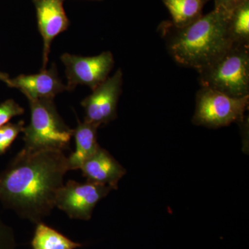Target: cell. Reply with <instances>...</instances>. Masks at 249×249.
I'll return each instance as SVG.
<instances>
[{
  "instance_id": "cell-11",
  "label": "cell",
  "mask_w": 249,
  "mask_h": 249,
  "mask_svg": "<svg viewBox=\"0 0 249 249\" xmlns=\"http://www.w3.org/2000/svg\"><path fill=\"white\" fill-rule=\"evenodd\" d=\"M80 170L89 182L100 183L118 189V184L126 170L105 149L100 147L94 155L86 160Z\"/></svg>"
},
{
  "instance_id": "cell-20",
  "label": "cell",
  "mask_w": 249,
  "mask_h": 249,
  "mask_svg": "<svg viewBox=\"0 0 249 249\" xmlns=\"http://www.w3.org/2000/svg\"><path fill=\"white\" fill-rule=\"evenodd\" d=\"M10 78H10L9 74L0 71V81H2L3 83H6V85H8Z\"/></svg>"
},
{
  "instance_id": "cell-4",
  "label": "cell",
  "mask_w": 249,
  "mask_h": 249,
  "mask_svg": "<svg viewBox=\"0 0 249 249\" xmlns=\"http://www.w3.org/2000/svg\"><path fill=\"white\" fill-rule=\"evenodd\" d=\"M198 72L202 88L232 97L249 95V45L233 44L224 55Z\"/></svg>"
},
{
  "instance_id": "cell-19",
  "label": "cell",
  "mask_w": 249,
  "mask_h": 249,
  "mask_svg": "<svg viewBox=\"0 0 249 249\" xmlns=\"http://www.w3.org/2000/svg\"><path fill=\"white\" fill-rule=\"evenodd\" d=\"M246 1L247 0H214V8L222 9L231 14L234 9Z\"/></svg>"
},
{
  "instance_id": "cell-9",
  "label": "cell",
  "mask_w": 249,
  "mask_h": 249,
  "mask_svg": "<svg viewBox=\"0 0 249 249\" xmlns=\"http://www.w3.org/2000/svg\"><path fill=\"white\" fill-rule=\"evenodd\" d=\"M63 0H34L37 25L43 39V64L47 69L51 45L55 37L68 29L69 19L63 7Z\"/></svg>"
},
{
  "instance_id": "cell-5",
  "label": "cell",
  "mask_w": 249,
  "mask_h": 249,
  "mask_svg": "<svg viewBox=\"0 0 249 249\" xmlns=\"http://www.w3.org/2000/svg\"><path fill=\"white\" fill-rule=\"evenodd\" d=\"M249 95L232 97L225 93L202 88L196 95V108L193 123L209 128L225 127L242 122L249 107Z\"/></svg>"
},
{
  "instance_id": "cell-14",
  "label": "cell",
  "mask_w": 249,
  "mask_h": 249,
  "mask_svg": "<svg viewBox=\"0 0 249 249\" xmlns=\"http://www.w3.org/2000/svg\"><path fill=\"white\" fill-rule=\"evenodd\" d=\"M31 247L33 249H76L81 247L82 245L40 222L36 228Z\"/></svg>"
},
{
  "instance_id": "cell-15",
  "label": "cell",
  "mask_w": 249,
  "mask_h": 249,
  "mask_svg": "<svg viewBox=\"0 0 249 249\" xmlns=\"http://www.w3.org/2000/svg\"><path fill=\"white\" fill-rule=\"evenodd\" d=\"M229 30L234 44L249 45V0L232 11Z\"/></svg>"
},
{
  "instance_id": "cell-8",
  "label": "cell",
  "mask_w": 249,
  "mask_h": 249,
  "mask_svg": "<svg viewBox=\"0 0 249 249\" xmlns=\"http://www.w3.org/2000/svg\"><path fill=\"white\" fill-rule=\"evenodd\" d=\"M123 72L118 70L108 77L92 93L81 102L84 108L85 121L98 127L109 124L117 117V106L122 91Z\"/></svg>"
},
{
  "instance_id": "cell-12",
  "label": "cell",
  "mask_w": 249,
  "mask_h": 249,
  "mask_svg": "<svg viewBox=\"0 0 249 249\" xmlns=\"http://www.w3.org/2000/svg\"><path fill=\"white\" fill-rule=\"evenodd\" d=\"M98 127L90 123L78 121L73 129V137L76 142V150L67 157L69 171L80 169L83 163L97 151L100 145L97 142Z\"/></svg>"
},
{
  "instance_id": "cell-2",
  "label": "cell",
  "mask_w": 249,
  "mask_h": 249,
  "mask_svg": "<svg viewBox=\"0 0 249 249\" xmlns=\"http://www.w3.org/2000/svg\"><path fill=\"white\" fill-rule=\"evenodd\" d=\"M230 15L214 8L186 27L173 26L165 37L172 58L197 71L215 61L234 44L229 30Z\"/></svg>"
},
{
  "instance_id": "cell-3",
  "label": "cell",
  "mask_w": 249,
  "mask_h": 249,
  "mask_svg": "<svg viewBox=\"0 0 249 249\" xmlns=\"http://www.w3.org/2000/svg\"><path fill=\"white\" fill-rule=\"evenodd\" d=\"M28 101L31 121L22 132L24 148L29 151L70 150L73 129L62 120L53 99Z\"/></svg>"
},
{
  "instance_id": "cell-17",
  "label": "cell",
  "mask_w": 249,
  "mask_h": 249,
  "mask_svg": "<svg viewBox=\"0 0 249 249\" xmlns=\"http://www.w3.org/2000/svg\"><path fill=\"white\" fill-rule=\"evenodd\" d=\"M24 113V109L14 99H8L0 104V127L9 124V121Z\"/></svg>"
},
{
  "instance_id": "cell-13",
  "label": "cell",
  "mask_w": 249,
  "mask_h": 249,
  "mask_svg": "<svg viewBox=\"0 0 249 249\" xmlns=\"http://www.w3.org/2000/svg\"><path fill=\"white\" fill-rule=\"evenodd\" d=\"M169 11L173 26L181 29L202 16L204 5L209 0H163Z\"/></svg>"
},
{
  "instance_id": "cell-6",
  "label": "cell",
  "mask_w": 249,
  "mask_h": 249,
  "mask_svg": "<svg viewBox=\"0 0 249 249\" xmlns=\"http://www.w3.org/2000/svg\"><path fill=\"white\" fill-rule=\"evenodd\" d=\"M111 190L110 187L100 183L70 180L59 190L55 207L66 213L71 219L89 220L96 204Z\"/></svg>"
},
{
  "instance_id": "cell-10",
  "label": "cell",
  "mask_w": 249,
  "mask_h": 249,
  "mask_svg": "<svg viewBox=\"0 0 249 249\" xmlns=\"http://www.w3.org/2000/svg\"><path fill=\"white\" fill-rule=\"evenodd\" d=\"M7 86L19 90L28 100L53 99L58 93L67 90L54 64L49 70H42L35 74H21L10 78Z\"/></svg>"
},
{
  "instance_id": "cell-16",
  "label": "cell",
  "mask_w": 249,
  "mask_h": 249,
  "mask_svg": "<svg viewBox=\"0 0 249 249\" xmlns=\"http://www.w3.org/2000/svg\"><path fill=\"white\" fill-rule=\"evenodd\" d=\"M24 124V121L21 120L16 124L9 123L0 127V156L8 151L18 136L23 132Z\"/></svg>"
},
{
  "instance_id": "cell-18",
  "label": "cell",
  "mask_w": 249,
  "mask_h": 249,
  "mask_svg": "<svg viewBox=\"0 0 249 249\" xmlns=\"http://www.w3.org/2000/svg\"><path fill=\"white\" fill-rule=\"evenodd\" d=\"M0 249H16V237L12 228L0 218Z\"/></svg>"
},
{
  "instance_id": "cell-7",
  "label": "cell",
  "mask_w": 249,
  "mask_h": 249,
  "mask_svg": "<svg viewBox=\"0 0 249 249\" xmlns=\"http://www.w3.org/2000/svg\"><path fill=\"white\" fill-rule=\"evenodd\" d=\"M60 58L66 69L68 91H73L78 85L95 89L107 79L114 65L110 52L91 57L64 53Z\"/></svg>"
},
{
  "instance_id": "cell-1",
  "label": "cell",
  "mask_w": 249,
  "mask_h": 249,
  "mask_svg": "<svg viewBox=\"0 0 249 249\" xmlns=\"http://www.w3.org/2000/svg\"><path fill=\"white\" fill-rule=\"evenodd\" d=\"M68 171L63 152L23 148L0 173V202L22 219L42 222L55 207Z\"/></svg>"
}]
</instances>
